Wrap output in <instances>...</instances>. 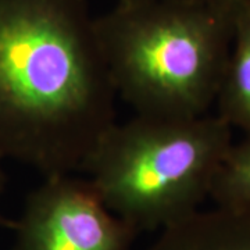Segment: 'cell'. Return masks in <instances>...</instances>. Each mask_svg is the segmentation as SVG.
Masks as SVG:
<instances>
[{"instance_id":"1","label":"cell","mask_w":250,"mask_h":250,"mask_svg":"<svg viewBox=\"0 0 250 250\" xmlns=\"http://www.w3.org/2000/svg\"><path fill=\"white\" fill-rule=\"evenodd\" d=\"M116 98L86 0H0L1 160L83 170Z\"/></svg>"},{"instance_id":"2","label":"cell","mask_w":250,"mask_h":250,"mask_svg":"<svg viewBox=\"0 0 250 250\" xmlns=\"http://www.w3.org/2000/svg\"><path fill=\"white\" fill-rule=\"evenodd\" d=\"M235 9L200 0H117L95 18L117 95L139 116L207 114L231 54Z\"/></svg>"},{"instance_id":"3","label":"cell","mask_w":250,"mask_h":250,"mask_svg":"<svg viewBox=\"0 0 250 250\" xmlns=\"http://www.w3.org/2000/svg\"><path fill=\"white\" fill-rule=\"evenodd\" d=\"M232 143V126L218 114H136L103 135L83 170L108 208L136 232L161 231L210 197Z\"/></svg>"},{"instance_id":"4","label":"cell","mask_w":250,"mask_h":250,"mask_svg":"<svg viewBox=\"0 0 250 250\" xmlns=\"http://www.w3.org/2000/svg\"><path fill=\"white\" fill-rule=\"evenodd\" d=\"M13 250H132L139 233L114 214L90 179L46 177L13 224Z\"/></svg>"},{"instance_id":"5","label":"cell","mask_w":250,"mask_h":250,"mask_svg":"<svg viewBox=\"0 0 250 250\" xmlns=\"http://www.w3.org/2000/svg\"><path fill=\"white\" fill-rule=\"evenodd\" d=\"M145 250H250V208H199L159 231Z\"/></svg>"},{"instance_id":"6","label":"cell","mask_w":250,"mask_h":250,"mask_svg":"<svg viewBox=\"0 0 250 250\" xmlns=\"http://www.w3.org/2000/svg\"><path fill=\"white\" fill-rule=\"evenodd\" d=\"M217 114L233 128L250 132V0H242L233 14V41L220 90Z\"/></svg>"},{"instance_id":"7","label":"cell","mask_w":250,"mask_h":250,"mask_svg":"<svg viewBox=\"0 0 250 250\" xmlns=\"http://www.w3.org/2000/svg\"><path fill=\"white\" fill-rule=\"evenodd\" d=\"M210 197L215 206L250 208V132L232 143L215 175Z\"/></svg>"},{"instance_id":"8","label":"cell","mask_w":250,"mask_h":250,"mask_svg":"<svg viewBox=\"0 0 250 250\" xmlns=\"http://www.w3.org/2000/svg\"><path fill=\"white\" fill-rule=\"evenodd\" d=\"M200 1H206V3H211V4H217V6H223V7H236L242 0H200Z\"/></svg>"},{"instance_id":"9","label":"cell","mask_w":250,"mask_h":250,"mask_svg":"<svg viewBox=\"0 0 250 250\" xmlns=\"http://www.w3.org/2000/svg\"><path fill=\"white\" fill-rule=\"evenodd\" d=\"M1 161V159H0ZM3 185H4V177H3V171H1V167H0V193H1V190H3ZM3 218L0 217V224H3Z\"/></svg>"}]
</instances>
